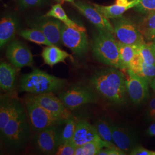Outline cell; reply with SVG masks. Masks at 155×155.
Returning a JSON list of instances; mask_svg holds the SVG:
<instances>
[{
    "label": "cell",
    "mask_w": 155,
    "mask_h": 155,
    "mask_svg": "<svg viewBox=\"0 0 155 155\" xmlns=\"http://www.w3.org/2000/svg\"><path fill=\"white\" fill-rule=\"evenodd\" d=\"M148 45H149V46L150 47V48H151V50H152L153 52L154 53V54L155 55V42H150V43H148Z\"/></svg>",
    "instance_id": "obj_39"
},
{
    "label": "cell",
    "mask_w": 155,
    "mask_h": 155,
    "mask_svg": "<svg viewBox=\"0 0 155 155\" xmlns=\"http://www.w3.org/2000/svg\"><path fill=\"white\" fill-rule=\"evenodd\" d=\"M18 35L23 38L38 45H45L46 46L54 45L48 40L44 33L36 28L22 30Z\"/></svg>",
    "instance_id": "obj_25"
},
{
    "label": "cell",
    "mask_w": 155,
    "mask_h": 155,
    "mask_svg": "<svg viewBox=\"0 0 155 155\" xmlns=\"http://www.w3.org/2000/svg\"><path fill=\"white\" fill-rule=\"evenodd\" d=\"M44 16L47 17H54L56 19H58L63 24H66L68 27L71 28L81 29V30H86L85 28L78 24L77 22L72 21L67 16L65 11L62 8L61 3L57 4L55 5L52 6L51 9Z\"/></svg>",
    "instance_id": "obj_21"
},
{
    "label": "cell",
    "mask_w": 155,
    "mask_h": 155,
    "mask_svg": "<svg viewBox=\"0 0 155 155\" xmlns=\"http://www.w3.org/2000/svg\"><path fill=\"white\" fill-rule=\"evenodd\" d=\"M127 70L126 84L128 96L134 105H140L148 98L150 83L131 69Z\"/></svg>",
    "instance_id": "obj_10"
},
{
    "label": "cell",
    "mask_w": 155,
    "mask_h": 155,
    "mask_svg": "<svg viewBox=\"0 0 155 155\" xmlns=\"http://www.w3.org/2000/svg\"><path fill=\"white\" fill-rule=\"evenodd\" d=\"M61 43L77 55L82 56L89 50V41L86 30L68 27L63 24L61 31Z\"/></svg>",
    "instance_id": "obj_8"
},
{
    "label": "cell",
    "mask_w": 155,
    "mask_h": 155,
    "mask_svg": "<svg viewBox=\"0 0 155 155\" xmlns=\"http://www.w3.org/2000/svg\"><path fill=\"white\" fill-rule=\"evenodd\" d=\"M41 56L45 64L52 67L58 63L64 62L70 55L66 51L53 45L45 47L42 51Z\"/></svg>",
    "instance_id": "obj_20"
},
{
    "label": "cell",
    "mask_w": 155,
    "mask_h": 155,
    "mask_svg": "<svg viewBox=\"0 0 155 155\" xmlns=\"http://www.w3.org/2000/svg\"><path fill=\"white\" fill-rule=\"evenodd\" d=\"M22 103L16 97L1 95L0 101V132L18 113L24 110Z\"/></svg>",
    "instance_id": "obj_15"
},
{
    "label": "cell",
    "mask_w": 155,
    "mask_h": 155,
    "mask_svg": "<svg viewBox=\"0 0 155 155\" xmlns=\"http://www.w3.org/2000/svg\"><path fill=\"white\" fill-rule=\"evenodd\" d=\"M147 132L150 136H155V122L150 125L147 130Z\"/></svg>",
    "instance_id": "obj_38"
},
{
    "label": "cell",
    "mask_w": 155,
    "mask_h": 155,
    "mask_svg": "<svg viewBox=\"0 0 155 155\" xmlns=\"http://www.w3.org/2000/svg\"><path fill=\"white\" fill-rule=\"evenodd\" d=\"M94 6L107 19L111 20L121 16L127 10L133 8L130 6L120 5L116 4L109 6L101 5L94 4Z\"/></svg>",
    "instance_id": "obj_24"
},
{
    "label": "cell",
    "mask_w": 155,
    "mask_h": 155,
    "mask_svg": "<svg viewBox=\"0 0 155 155\" xmlns=\"http://www.w3.org/2000/svg\"><path fill=\"white\" fill-rule=\"evenodd\" d=\"M59 98L69 110H73L83 105L95 103L98 97L93 89L82 84H77L61 92Z\"/></svg>",
    "instance_id": "obj_6"
},
{
    "label": "cell",
    "mask_w": 155,
    "mask_h": 155,
    "mask_svg": "<svg viewBox=\"0 0 155 155\" xmlns=\"http://www.w3.org/2000/svg\"><path fill=\"white\" fill-rule=\"evenodd\" d=\"M92 52L100 63L121 70L118 41L113 33L97 28L93 38Z\"/></svg>",
    "instance_id": "obj_3"
},
{
    "label": "cell",
    "mask_w": 155,
    "mask_h": 155,
    "mask_svg": "<svg viewBox=\"0 0 155 155\" xmlns=\"http://www.w3.org/2000/svg\"><path fill=\"white\" fill-rule=\"evenodd\" d=\"M139 29L147 39L155 32V12L145 15L139 22Z\"/></svg>",
    "instance_id": "obj_28"
},
{
    "label": "cell",
    "mask_w": 155,
    "mask_h": 155,
    "mask_svg": "<svg viewBox=\"0 0 155 155\" xmlns=\"http://www.w3.org/2000/svg\"><path fill=\"white\" fill-rule=\"evenodd\" d=\"M45 1L46 0H17L20 8L22 9L43 5L45 4Z\"/></svg>",
    "instance_id": "obj_34"
},
{
    "label": "cell",
    "mask_w": 155,
    "mask_h": 155,
    "mask_svg": "<svg viewBox=\"0 0 155 155\" xmlns=\"http://www.w3.org/2000/svg\"><path fill=\"white\" fill-rule=\"evenodd\" d=\"M120 69L109 67L94 74L90 83L94 90L103 98L116 105L127 104L126 78Z\"/></svg>",
    "instance_id": "obj_1"
},
{
    "label": "cell",
    "mask_w": 155,
    "mask_h": 155,
    "mask_svg": "<svg viewBox=\"0 0 155 155\" xmlns=\"http://www.w3.org/2000/svg\"><path fill=\"white\" fill-rule=\"evenodd\" d=\"M77 121V118L72 115L67 119L61 131L59 145L71 140L75 131Z\"/></svg>",
    "instance_id": "obj_27"
},
{
    "label": "cell",
    "mask_w": 155,
    "mask_h": 155,
    "mask_svg": "<svg viewBox=\"0 0 155 155\" xmlns=\"http://www.w3.org/2000/svg\"><path fill=\"white\" fill-rule=\"evenodd\" d=\"M76 148L77 147L72 143L71 141H67L59 145L55 155H75Z\"/></svg>",
    "instance_id": "obj_32"
},
{
    "label": "cell",
    "mask_w": 155,
    "mask_h": 155,
    "mask_svg": "<svg viewBox=\"0 0 155 155\" xmlns=\"http://www.w3.org/2000/svg\"><path fill=\"white\" fill-rule=\"evenodd\" d=\"M148 39L150 40H152L153 42H155V32H154L153 33H152L151 35L148 38Z\"/></svg>",
    "instance_id": "obj_41"
},
{
    "label": "cell",
    "mask_w": 155,
    "mask_h": 155,
    "mask_svg": "<svg viewBox=\"0 0 155 155\" xmlns=\"http://www.w3.org/2000/svg\"><path fill=\"white\" fill-rule=\"evenodd\" d=\"M136 11L143 15L155 12V0H140L139 4L134 8Z\"/></svg>",
    "instance_id": "obj_31"
},
{
    "label": "cell",
    "mask_w": 155,
    "mask_h": 155,
    "mask_svg": "<svg viewBox=\"0 0 155 155\" xmlns=\"http://www.w3.org/2000/svg\"><path fill=\"white\" fill-rule=\"evenodd\" d=\"M121 70H127L138 50L139 45H127L118 41Z\"/></svg>",
    "instance_id": "obj_22"
},
{
    "label": "cell",
    "mask_w": 155,
    "mask_h": 155,
    "mask_svg": "<svg viewBox=\"0 0 155 155\" xmlns=\"http://www.w3.org/2000/svg\"><path fill=\"white\" fill-rule=\"evenodd\" d=\"M19 27V22L16 17L12 14H6L0 21V47L4 48L11 43L15 38Z\"/></svg>",
    "instance_id": "obj_18"
},
{
    "label": "cell",
    "mask_w": 155,
    "mask_h": 155,
    "mask_svg": "<svg viewBox=\"0 0 155 155\" xmlns=\"http://www.w3.org/2000/svg\"><path fill=\"white\" fill-rule=\"evenodd\" d=\"M53 93L43 94H33L31 97L38 104L46 110L56 116L67 120L72 114L63 104L59 98L56 97Z\"/></svg>",
    "instance_id": "obj_14"
},
{
    "label": "cell",
    "mask_w": 155,
    "mask_h": 155,
    "mask_svg": "<svg viewBox=\"0 0 155 155\" xmlns=\"http://www.w3.org/2000/svg\"><path fill=\"white\" fill-rule=\"evenodd\" d=\"M5 61H1L0 64V87L6 93L12 92L15 87L16 71Z\"/></svg>",
    "instance_id": "obj_19"
},
{
    "label": "cell",
    "mask_w": 155,
    "mask_h": 155,
    "mask_svg": "<svg viewBox=\"0 0 155 155\" xmlns=\"http://www.w3.org/2000/svg\"><path fill=\"white\" fill-rule=\"evenodd\" d=\"M112 23L114 34L120 42L133 45L145 43L143 33L131 19L121 16L112 19Z\"/></svg>",
    "instance_id": "obj_7"
},
{
    "label": "cell",
    "mask_w": 155,
    "mask_h": 155,
    "mask_svg": "<svg viewBox=\"0 0 155 155\" xmlns=\"http://www.w3.org/2000/svg\"><path fill=\"white\" fill-rule=\"evenodd\" d=\"M102 140L95 125L85 120H78L75 131L71 140L77 147L89 142Z\"/></svg>",
    "instance_id": "obj_16"
},
{
    "label": "cell",
    "mask_w": 155,
    "mask_h": 155,
    "mask_svg": "<svg viewBox=\"0 0 155 155\" xmlns=\"http://www.w3.org/2000/svg\"><path fill=\"white\" fill-rule=\"evenodd\" d=\"M26 110L32 129L38 132L47 127L56 125H63L66 120L56 116L38 104L31 95L27 98Z\"/></svg>",
    "instance_id": "obj_5"
},
{
    "label": "cell",
    "mask_w": 155,
    "mask_h": 155,
    "mask_svg": "<svg viewBox=\"0 0 155 155\" xmlns=\"http://www.w3.org/2000/svg\"><path fill=\"white\" fill-rule=\"evenodd\" d=\"M124 152L120 150L116 146L108 148H103L100 150L98 153V155H125Z\"/></svg>",
    "instance_id": "obj_35"
},
{
    "label": "cell",
    "mask_w": 155,
    "mask_h": 155,
    "mask_svg": "<svg viewBox=\"0 0 155 155\" xmlns=\"http://www.w3.org/2000/svg\"><path fill=\"white\" fill-rule=\"evenodd\" d=\"M138 52L144 62L155 66V55L149 45L145 42L138 45Z\"/></svg>",
    "instance_id": "obj_29"
},
{
    "label": "cell",
    "mask_w": 155,
    "mask_h": 155,
    "mask_svg": "<svg viewBox=\"0 0 155 155\" xmlns=\"http://www.w3.org/2000/svg\"><path fill=\"white\" fill-rule=\"evenodd\" d=\"M143 62L144 61L137 50V52H136L135 55L134 56L132 60L130 63L129 68L131 69L133 72L137 74L141 68Z\"/></svg>",
    "instance_id": "obj_33"
},
{
    "label": "cell",
    "mask_w": 155,
    "mask_h": 155,
    "mask_svg": "<svg viewBox=\"0 0 155 155\" xmlns=\"http://www.w3.org/2000/svg\"><path fill=\"white\" fill-rule=\"evenodd\" d=\"M131 155H155V151L147 150L143 147L139 145L135 146L129 152Z\"/></svg>",
    "instance_id": "obj_36"
},
{
    "label": "cell",
    "mask_w": 155,
    "mask_h": 155,
    "mask_svg": "<svg viewBox=\"0 0 155 155\" xmlns=\"http://www.w3.org/2000/svg\"><path fill=\"white\" fill-rule=\"evenodd\" d=\"M73 5L98 29L114 33V27L109 19L102 14L94 5H91L87 2L80 1L73 2Z\"/></svg>",
    "instance_id": "obj_13"
},
{
    "label": "cell",
    "mask_w": 155,
    "mask_h": 155,
    "mask_svg": "<svg viewBox=\"0 0 155 155\" xmlns=\"http://www.w3.org/2000/svg\"><path fill=\"white\" fill-rule=\"evenodd\" d=\"M62 22L54 17L43 16L29 23L32 28L39 29L44 33L50 42L55 45H59L61 41Z\"/></svg>",
    "instance_id": "obj_12"
},
{
    "label": "cell",
    "mask_w": 155,
    "mask_h": 155,
    "mask_svg": "<svg viewBox=\"0 0 155 155\" xmlns=\"http://www.w3.org/2000/svg\"><path fill=\"white\" fill-rule=\"evenodd\" d=\"M68 2H74V0H67Z\"/></svg>",
    "instance_id": "obj_43"
},
{
    "label": "cell",
    "mask_w": 155,
    "mask_h": 155,
    "mask_svg": "<svg viewBox=\"0 0 155 155\" xmlns=\"http://www.w3.org/2000/svg\"><path fill=\"white\" fill-rule=\"evenodd\" d=\"M32 129L25 109L14 117L0 132L4 144L12 150H18L27 144Z\"/></svg>",
    "instance_id": "obj_4"
},
{
    "label": "cell",
    "mask_w": 155,
    "mask_h": 155,
    "mask_svg": "<svg viewBox=\"0 0 155 155\" xmlns=\"http://www.w3.org/2000/svg\"><path fill=\"white\" fill-rule=\"evenodd\" d=\"M56 1H57L58 2H59V3H63V0H55Z\"/></svg>",
    "instance_id": "obj_42"
},
{
    "label": "cell",
    "mask_w": 155,
    "mask_h": 155,
    "mask_svg": "<svg viewBox=\"0 0 155 155\" xmlns=\"http://www.w3.org/2000/svg\"><path fill=\"white\" fill-rule=\"evenodd\" d=\"M63 2L64 1H67V0H63Z\"/></svg>",
    "instance_id": "obj_44"
},
{
    "label": "cell",
    "mask_w": 155,
    "mask_h": 155,
    "mask_svg": "<svg viewBox=\"0 0 155 155\" xmlns=\"http://www.w3.org/2000/svg\"><path fill=\"white\" fill-rule=\"evenodd\" d=\"M115 145L110 144L105 141H92L77 147L75 155H98L99 151L103 148L115 147Z\"/></svg>",
    "instance_id": "obj_23"
},
{
    "label": "cell",
    "mask_w": 155,
    "mask_h": 155,
    "mask_svg": "<svg viewBox=\"0 0 155 155\" xmlns=\"http://www.w3.org/2000/svg\"><path fill=\"white\" fill-rule=\"evenodd\" d=\"M150 86L151 89H152L155 93V78L150 83Z\"/></svg>",
    "instance_id": "obj_40"
},
{
    "label": "cell",
    "mask_w": 155,
    "mask_h": 155,
    "mask_svg": "<svg viewBox=\"0 0 155 155\" xmlns=\"http://www.w3.org/2000/svg\"><path fill=\"white\" fill-rule=\"evenodd\" d=\"M148 116L150 120L155 121V95L150 100L148 107Z\"/></svg>",
    "instance_id": "obj_37"
},
{
    "label": "cell",
    "mask_w": 155,
    "mask_h": 155,
    "mask_svg": "<svg viewBox=\"0 0 155 155\" xmlns=\"http://www.w3.org/2000/svg\"><path fill=\"white\" fill-rule=\"evenodd\" d=\"M95 127L102 140L110 144L114 145L112 137L111 122L104 118H101L96 121Z\"/></svg>",
    "instance_id": "obj_26"
},
{
    "label": "cell",
    "mask_w": 155,
    "mask_h": 155,
    "mask_svg": "<svg viewBox=\"0 0 155 155\" xmlns=\"http://www.w3.org/2000/svg\"><path fill=\"white\" fill-rule=\"evenodd\" d=\"M67 81L56 77L38 68H33L32 71L23 75L19 86L21 91L32 94H43L54 93L63 89Z\"/></svg>",
    "instance_id": "obj_2"
},
{
    "label": "cell",
    "mask_w": 155,
    "mask_h": 155,
    "mask_svg": "<svg viewBox=\"0 0 155 155\" xmlns=\"http://www.w3.org/2000/svg\"><path fill=\"white\" fill-rule=\"evenodd\" d=\"M6 56L12 66L17 68L31 66L33 58L31 50L21 41L15 40L8 45Z\"/></svg>",
    "instance_id": "obj_11"
},
{
    "label": "cell",
    "mask_w": 155,
    "mask_h": 155,
    "mask_svg": "<svg viewBox=\"0 0 155 155\" xmlns=\"http://www.w3.org/2000/svg\"><path fill=\"white\" fill-rule=\"evenodd\" d=\"M150 83L155 78V66L143 62L141 68L137 74Z\"/></svg>",
    "instance_id": "obj_30"
},
{
    "label": "cell",
    "mask_w": 155,
    "mask_h": 155,
    "mask_svg": "<svg viewBox=\"0 0 155 155\" xmlns=\"http://www.w3.org/2000/svg\"><path fill=\"white\" fill-rule=\"evenodd\" d=\"M111 131L114 144L125 153H129L136 146V138L127 128L111 122Z\"/></svg>",
    "instance_id": "obj_17"
},
{
    "label": "cell",
    "mask_w": 155,
    "mask_h": 155,
    "mask_svg": "<svg viewBox=\"0 0 155 155\" xmlns=\"http://www.w3.org/2000/svg\"><path fill=\"white\" fill-rule=\"evenodd\" d=\"M62 125H56L47 127L36 132L34 137L35 145L38 150L45 154L55 155L59 147V139Z\"/></svg>",
    "instance_id": "obj_9"
}]
</instances>
